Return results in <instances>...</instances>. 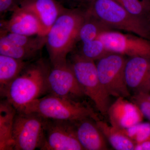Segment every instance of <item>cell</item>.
Returning a JSON list of instances; mask_svg holds the SVG:
<instances>
[{
	"label": "cell",
	"mask_w": 150,
	"mask_h": 150,
	"mask_svg": "<svg viewBox=\"0 0 150 150\" xmlns=\"http://www.w3.org/2000/svg\"><path fill=\"white\" fill-rule=\"evenodd\" d=\"M85 14V9L66 8L51 26L46 44L51 66L67 63L69 54L79 42Z\"/></svg>",
	"instance_id": "6da1fadb"
},
{
	"label": "cell",
	"mask_w": 150,
	"mask_h": 150,
	"mask_svg": "<svg viewBox=\"0 0 150 150\" xmlns=\"http://www.w3.org/2000/svg\"><path fill=\"white\" fill-rule=\"evenodd\" d=\"M50 69L42 59L30 63L2 96L17 111L21 110L48 92L47 79Z\"/></svg>",
	"instance_id": "7a4b0ae2"
},
{
	"label": "cell",
	"mask_w": 150,
	"mask_h": 150,
	"mask_svg": "<svg viewBox=\"0 0 150 150\" xmlns=\"http://www.w3.org/2000/svg\"><path fill=\"white\" fill-rule=\"evenodd\" d=\"M17 111L36 113L46 119L73 122L86 118L95 121L99 119L91 108L75 100L51 93L35 100Z\"/></svg>",
	"instance_id": "3957f363"
},
{
	"label": "cell",
	"mask_w": 150,
	"mask_h": 150,
	"mask_svg": "<svg viewBox=\"0 0 150 150\" xmlns=\"http://www.w3.org/2000/svg\"><path fill=\"white\" fill-rule=\"evenodd\" d=\"M85 10L112 30H120L150 40L146 22L130 13L114 0H93Z\"/></svg>",
	"instance_id": "277c9868"
},
{
	"label": "cell",
	"mask_w": 150,
	"mask_h": 150,
	"mask_svg": "<svg viewBox=\"0 0 150 150\" xmlns=\"http://www.w3.org/2000/svg\"><path fill=\"white\" fill-rule=\"evenodd\" d=\"M68 63L71 66L85 94L93 101L101 114H107L109 96L104 89L98 77L95 61L85 57L79 52H74Z\"/></svg>",
	"instance_id": "5b68a950"
},
{
	"label": "cell",
	"mask_w": 150,
	"mask_h": 150,
	"mask_svg": "<svg viewBox=\"0 0 150 150\" xmlns=\"http://www.w3.org/2000/svg\"><path fill=\"white\" fill-rule=\"evenodd\" d=\"M47 119L36 113L17 111L14 120V150H41Z\"/></svg>",
	"instance_id": "8992f818"
},
{
	"label": "cell",
	"mask_w": 150,
	"mask_h": 150,
	"mask_svg": "<svg viewBox=\"0 0 150 150\" xmlns=\"http://www.w3.org/2000/svg\"><path fill=\"white\" fill-rule=\"evenodd\" d=\"M126 60L123 55L111 53L97 61L100 81L109 96L126 98L131 95L124 75Z\"/></svg>",
	"instance_id": "52a82bcc"
},
{
	"label": "cell",
	"mask_w": 150,
	"mask_h": 150,
	"mask_svg": "<svg viewBox=\"0 0 150 150\" xmlns=\"http://www.w3.org/2000/svg\"><path fill=\"white\" fill-rule=\"evenodd\" d=\"M98 38L103 42L106 49L111 53L150 59V40L147 38L113 30L103 33Z\"/></svg>",
	"instance_id": "ba28073f"
},
{
	"label": "cell",
	"mask_w": 150,
	"mask_h": 150,
	"mask_svg": "<svg viewBox=\"0 0 150 150\" xmlns=\"http://www.w3.org/2000/svg\"><path fill=\"white\" fill-rule=\"evenodd\" d=\"M41 150H83L73 121L47 119L45 141Z\"/></svg>",
	"instance_id": "9c48e42d"
},
{
	"label": "cell",
	"mask_w": 150,
	"mask_h": 150,
	"mask_svg": "<svg viewBox=\"0 0 150 150\" xmlns=\"http://www.w3.org/2000/svg\"><path fill=\"white\" fill-rule=\"evenodd\" d=\"M47 83L48 91L57 96L76 100L85 95L68 61L65 64L51 66Z\"/></svg>",
	"instance_id": "30bf717a"
},
{
	"label": "cell",
	"mask_w": 150,
	"mask_h": 150,
	"mask_svg": "<svg viewBox=\"0 0 150 150\" xmlns=\"http://www.w3.org/2000/svg\"><path fill=\"white\" fill-rule=\"evenodd\" d=\"M6 33L27 35H46L37 17L20 6L13 12L9 19L1 21V34Z\"/></svg>",
	"instance_id": "8fae6325"
},
{
	"label": "cell",
	"mask_w": 150,
	"mask_h": 150,
	"mask_svg": "<svg viewBox=\"0 0 150 150\" xmlns=\"http://www.w3.org/2000/svg\"><path fill=\"white\" fill-rule=\"evenodd\" d=\"M124 98H118L110 105L107 114L110 125L124 130L143 121L144 116L138 106Z\"/></svg>",
	"instance_id": "7c38bea8"
},
{
	"label": "cell",
	"mask_w": 150,
	"mask_h": 150,
	"mask_svg": "<svg viewBox=\"0 0 150 150\" xmlns=\"http://www.w3.org/2000/svg\"><path fill=\"white\" fill-rule=\"evenodd\" d=\"M20 6L37 17L46 35L66 8L57 0H22Z\"/></svg>",
	"instance_id": "4fadbf2b"
},
{
	"label": "cell",
	"mask_w": 150,
	"mask_h": 150,
	"mask_svg": "<svg viewBox=\"0 0 150 150\" xmlns=\"http://www.w3.org/2000/svg\"><path fill=\"white\" fill-rule=\"evenodd\" d=\"M74 122L78 139L84 149H108L106 139L95 120L86 118Z\"/></svg>",
	"instance_id": "5bb4252c"
},
{
	"label": "cell",
	"mask_w": 150,
	"mask_h": 150,
	"mask_svg": "<svg viewBox=\"0 0 150 150\" xmlns=\"http://www.w3.org/2000/svg\"><path fill=\"white\" fill-rule=\"evenodd\" d=\"M124 75L128 88L140 92L150 76V59L133 57L126 60Z\"/></svg>",
	"instance_id": "9a60e30c"
},
{
	"label": "cell",
	"mask_w": 150,
	"mask_h": 150,
	"mask_svg": "<svg viewBox=\"0 0 150 150\" xmlns=\"http://www.w3.org/2000/svg\"><path fill=\"white\" fill-rule=\"evenodd\" d=\"M17 110L6 100L0 104V150H14V120Z\"/></svg>",
	"instance_id": "2e32d148"
},
{
	"label": "cell",
	"mask_w": 150,
	"mask_h": 150,
	"mask_svg": "<svg viewBox=\"0 0 150 150\" xmlns=\"http://www.w3.org/2000/svg\"><path fill=\"white\" fill-rule=\"evenodd\" d=\"M30 64L25 61L0 54V91L1 95L10 84Z\"/></svg>",
	"instance_id": "e0dca14e"
},
{
	"label": "cell",
	"mask_w": 150,
	"mask_h": 150,
	"mask_svg": "<svg viewBox=\"0 0 150 150\" xmlns=\"http://www.w3.org/2000/svg\"><path fill=\"white\" fill-rule=\"evenodd\" d=\"M105 137L115 150H135L136 144L123 130L109 125L100 119L95 121Z\"/></svg>",
	"instance_id": "ac0fdd59"
},
{
	"label": "cell",
	"mask_w": 150,
	"mask_h": 150,
	"mask_svg": "<svg viewBox=\"0 0 150 150\" xmlns=\"http://www.w3.org/2000/svg\"><path fill=\"white\" fill-rule=\"evenodd\" d=\"M85 12V18L79 34V41L81 43L95 40L103 33L112 30L86 10Z\"/></svg>",
	"instance_id": "d6986e66"
},
{
	"label": "cell",
	"mask_w": 150,
	"mask_h": 150,
	"mask_svg": "<svg viewBox=\"0 0 150 150\" xmlns=\"http://www.w3.org/2000/svg\"><path fill=\"white\" fill-rule=\"evenodd\" d=\"M0 43L41 50L46 46V35H27L12 33L1 34Z\"/></svg>",
	"instance_id": "ffe728a7"
},
{
	"label": "cell",
	"mask_w": 150,
	"mask_h": 150,
	"mask_svg": "<svg viewBox=\"0 0 150 150\" xmlns=\"http://www.w3.org/2000/svg\"><path fill=\"white\" fill-rule=\"evenodd\" d=\"M41 50L0 43V54L25 61H29L37 56Z\"/></svg>",
	"instance_id": "44dd1931"
},
{
	"label": "cell",
	"mask_w": 150,
	"mask_h": 150,
	"mask_svg": "<svg viewBox=\"0 0 150 150\" xmlns=\"http://www.w3.org/2000/svg\"><path fill=\"white\" fill-rule=\"evenodd\" d=\"M81 43L79 52L87 59L93 61H98L111 53L106 49L104 43L99 38Z\"/></svg>",
	"instance_id": "7402d4cb"
},
{
	"label": "cell",
	"mask_w": 150,
	"mask_h": 150,
	"mask_svg": "<svg viewBox=\"0 0 150 150\" xmlns=\"http://www.w3.org/2000/svg\"><path fill=\"white\" fill-rule=\"evenodd\" d=\"M114 1L130 13L144 20L146 23L147 18L150 10V2L143 0Z\"/></svg>",
	"instance_id": "603a6c76"
},
{
	"label": "cell",
	"mask_w": 150,
	"mask_h": 150,
	"mask_svg": "<svg viewBox=\"0 0 150 150\" xmlns=\"http://www.w3.org/2000/svg\"><path fill=\"white\" fill-rule=\"evenodd\" d=\"M123 130L136 145L150 137V122H142Z\"/></svg>",
	"instance_id": "cb8c5ba5"
},
{
	"label": "cell",
	"mask_w": 150,
	"mask_h": 150,
	"mask_svg": "<svg viewBox=\"0 0 150 150\" xmlns=\"http://www.w3.org/2000/svg\"><path fill=\"white\" fill-rule=\"evenodd\" d=\"M132 102L137 105L144 117L150 121V94L149 93L139 92L131 98Z\"/></svg>",
	"instance_id": "d4e9b609"
},
{
	"label": "cell",
	"mask_w": 150,
	"mask_h": 150,
	"mask_svg": "<svg viewBox=\"0 0 150 150\" xmlns=\"http://www.w3.org/2000/svg\"><path fill=\"white\" fill-rule=\"evenodd\" d=\"M22 0H0L1 16L9 12L13 11L19 6Z\"/></svg>",
	"instance_id": "484cf974"
},
{
	"label": "cell",
	"mask_w": 150,
	"mask_h": 150,
	"mask_svg": "<svg viewBox=\"0 0 150 150\" xmlns=\"http://www.w3.org/2000/svg\"><path fill=\"white\" fill-rule=\"evenodd\" d=\"M135 150H150V137L145 141L137 144Z\"/></svg>",
	"instance_id": "4316f807"
},
{
	"label": "cell",
	"mask_w": 150,
	"mask_h": 150,
	"mask_svg": "<svg viewBox=\"0 0 150 150\" xmlns=\"http://www.w3.org/2000/svg\"><path fill=\"white\" fill-rule=\"evenodd\" d=\"M65 1H67V2L71 3L74 5H76L79 6H85L86 8L93 0H65Z\"/></svg>",
	"instance_id": "83f0119b"
},
{
	"label": "cell",
	"mask_w": 150,
	"mask_h": 150,
	"mask_svg": "<svg viewBox=\"0 0 150 150\" xmlns=\"http://www.w3.org/2000/svg\"><path fill=\"white\" fill-rule=\"evenodd\" d=\"M140 92L150 93V76L145 85Z\"/></svg>",
	"instance_id": "f1b7e54d"
},
{
	"label": "cell",
	"mask_w": 150,
	"mask_h": 150,
	"mask_svg": "<svg viewBox=\"0 0 150 150\" xmlns=\"http://www.w3.org/2000/svg\"><path fill=\"white\" fill-rule=\"evenodd\" d=\"M146 23L148 29L150 34V10L149 13H148Z\"/></svg>",
	"instance_id": "f546056e"
},
{
	"label": "cell",
	"mask_w": 150,
	"mask_h": 150,
	"mask_svg": "<svg viewBox=\"0 0 150 150\" xmlns=\"http://www.w3.org/2000/svg\"><path fill=\"white\" fill-rule=\"evenodd\" d=\"M143 1H146L150 2V0H143Z\"/></svg>",
	"instance_id": "4dcf8cb0"
}]
</instances>
